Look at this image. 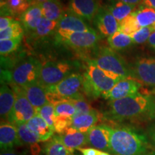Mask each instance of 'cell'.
Wrapping results in <instances>:
<instances>
[{"instance_id": "6da1fadb", "label": "cell", "mask_w": 155, "mask_h": 155, "mask_svg": "<svg viewBox=\"0 0 155 155\" xmlns=\"http://www.w3.org/2000/svg\"><path fill=\"white\" fill-rule=\"evenodd\" d=\"M154 98L150 95L138 93L134 96L109 101L105 116L108 119L116 121L152 119Z\"/></svg>"}, {"instance_id": "7a4b0ae2", "label": "cell", "mask_w": 155, "mask_h": 155, "mask_svg": "<svg viewBox=\"0 0 155 155\" xmlns=\"http://www.w3.org/2000/svg\"><path fill=\"white\" fill-rule=\"evenodd\" d=\"M150 149L146 136L128 127L113 129L110 150L113 155H141Z\"/></svg>"}, {"instance_id": "3957f363", "label": "cell", "mask_w": 155, "mask_h": 155, "mask_svg": "<svg viewBox=\"0 0 155 155\" xmlns=\"http://www.w3.org/2000/svg\"><path fill=\"white\" fill-rule=\"evenodd\" d=\"M87 63L96 65L114 80L121 81L131 77L130 69L128 68L124 60L111 48H101L96 57L88 60Z\"/></svg>"}, {"instance_id": "277c9868", "label": "cell", "mask_w": 155, "mask_h": 155, "mask_svg": "<svg viewBox=\"0 0 155 155\" xmlns=\"http://www.w3.org/2000/svg\"><path fill=\"white\" fill-rule=\"evenodd\" d=\"M83 77V92L88 98L96 99L111 91L120 81L114 80L96 65L87 63Z\"/></svg>"}, {"instance_id": "5b68a950", "label": "cell", "mask_w": 155, "mask_h": 155, "mask_svg": "<svg viewBox=\"0 0 155 155\" xmlns=\"http://www.w3.org/2000/svg\"><path fill=\"white\" fill-rule=\"evenodd\" d=\"M73 65L68 61H47L42 65L39 83L44 87L55 86L72 74Z\"/></svg>"}, {"instance_id": "8992f818", "label": "cell", "mask_w": 155, "mask_h": 155, "mask_svg": "<svg viewBox=\"0 0 155 155\" xmlns=\"http://www.w3.org/2000/svg\"><path fill=\"white\" fill-rule=\"evenodd\" d=\"M84 77L79 73H72L55 86L46 87L48 92L53 93L65 100L84 98L83 92Z\"/></svg>"}, {"instance_id": "52a82bcc", "label": "cell", "mask_w": 155, "mask_h": 155, "mask_svg": "<svg viewBox=\"0 0 155 155\" xmlns=\"http://www.w3.org/2000/svg\"><path fill=\"white\" fill-rule=\"evenodd\" d=\"M42 64L34 58H28L15 68L12 79L16 86L24 87L39 82Z\"/></svg>"}, {"instance_id": "ba28073f", "label": "cell", "mask_w": 155, "mask_h": 155, "mask_svg": "<svg viewBox=\"0 0 155 155\" xmlns=\"http://www.w3.org/2000/svg\"><path fill=\"white\" fill-rule=\"evenodd\" d=\"M15 94V102L8 122L15 125L26 124L29 120L37 115V110L22 91L21 87L13 85Z\"/></svg>"}, {"instance_id": "9c48e42d", "label": "cell", "mask_w": 155, "mask_h": 155, "mask_svg": "<svg viewBox=\"0 0 155 155\" xmlns=\"http://www.w3.org/2000/svg\"><path fill=\"white\" fill-rule=\"evenodd\" d=\"M56 37L61 42L79 50H86L94 47L101 38L100 35L95 30L83 32L58 30Z\"/></svg>"}, {"instance_id": "30bf717a", "label": "cell", "mask_w": 155, "mask_h": 155, "mask_svg": "<svg viewBox=\"0 0 155 155\" xmlns=\"http://www.w3.org/2000/svg\"><path fill=\"white\" fill-rule=\"evenodd\" d=\"M130 75L141 85L155 87V58H139L130 69Z\"/></svg>"}, {"instance_id": "8fae6325", "label": "cell", "mask_w": 155, "mask_h": 155, "mask_svg": "<svg viewBox=\"0 0 155 155\" xmlns=\"http://www.w3.org/2000/svg\"><path fill=\"white\" fill-rule=\"evenodd\" d=\"M112 131L113 129L107 125L95 126L87 133L88 144L98 150L110 153V140Z\"/></svg>"}, {"instance_id": "7c38bea8", "label": "cell", "mask_w": 155, "mask_h": 155, "mask_svg": "<svg viewBox=\"0 0 155 155\" xmlns=\"http://www.w3.org/2000/svg\"><path fill=\"white\" fill-rule=\"evenodd\" d=\"M141 85L131 77L120 81L102 97L110 101L121 99L138 94Z\"/></svg>"}, {"instance_id": "4fadbf2b", "label": "cell", "mask_w": 155, "mask_h": 155, "mask_svg": "<svg viewBox=\"0 0 155 155\" xmlns=\"http://www.w3.org/2000/svg\"><path fill=\"white\" fill-rule=\"evenodd\" d=\"M94 25L98 32L104 37H110L116 33L119 28V22L107 8L99 7L94 18Z\"/></svg>"}, {"instance_id": "5bb4252c", "label": "cell", "mask_w": 155, "mask_h": 155, "mask_svg": "<svg viewBox=\"0 0 155 155\" xmlns=\"http://www.w3.org/2000/svg\"><path fill=\"white\" fill-rule=\"evenodd\" d=\"M19 138L17 126L8 121H2L0 126V148L1 152L14 150L15 147L22 146Z\"/></svg>"}, {"instance_id": "9a60e30c", "label": "cell", "mask_w": 155, "mask_h": 155, "mask_svg": "<svg viewBox=\"0 0 155 155\" xmlns=\"http://www.w3.org/2000/svg\"><path fill=\"white\" fill-rule=\"evenodd\" d=\"M98 9L97 0H70L68 10L91 22L94 19Z\"/></svg>"}, {"instance_id": "2e32d148", "label": "cell", "mask_w": 155, "mask_h": 155, "mask_svg": "<svg viewBox=\"0 0 155 155\" xmlns=\"http://www.w3.org/2000/svg\"><path fill=\"white\" fill-rule=\"evenodd\" d=\"M58 30L73 32H89L94 29L87 24L85 19L68 10L58 21Z\"/></svg>"}, {"instance_id": "e0dca14e", "label": "cell", "mask_w": 155, "mask_h": 155, "mask_svg": "<svg viewBox=\"0 0 155 155\" xmlns=\"http://www.w3.org/2000/svg\"><path fill=\"white\" fill-rule=\"evenodd\" d=\"M57 136L62 143L73 152L88 144L87 133L81 132L71 127L66 129L65 132Z\"/></svg>"}, {"instance_id": "ac0fdd59", "label": "cell", "mask_w": 155, "mask_h": 155, "mask_svg": "<svg viewBox=\"0 0 155 155\" xmlns=\"http://www.w3.org/2000/svg\"><path fill=\"white\" fill-rule=\"evenodd\" d=\"M25 96L36 110L48 104L45 87L39 82L21 87Z\"/></svg>"}, {"instance_id": "d6986e66", "label": "cell", "mask_w": 155, "mask_h": 155, "mask_svg": "<svg viewBox=\"0 0 155 155\" xmlns=\"http://www.w3.org/2000/svg\"><path fill=\"white\" fill-rule=\"evenodd\" d=\"M15 102V94L7 85L2 83L0 90V114L4 121H8Z\"/></svg>"}, {"instance_id": "ffe728a7", "label": "cell", "mask_w": 155, "mask_h": 155, "mask_svg": "<svg viewBox=\"0 0 155 155\" xmlns=\"http://www.w3.org/2000/svg\"><path fill=\"white\" fill-rule=\"evenodd\" d=\"M42 13L40 4H32L20 16L23 26L29 32H34L42 19Z\"/></svg>"}, {"instance_id": "44dd1931", "label": "cell", "mask_w": 155, "mask_h": 155, "mask_svg": "<svg viewBox=\"0 0 155 155\" xmlns=\"http://www.w3.org/2000/svg\"><path fill=\"white\" fill-rule=\"evenodd\" d=\"M18 131L19 138L23 144H26L30 147L32 155H39L41 151L40 145V139L34 131L28 127L26 124L16 125Z\"/></svg>"}, {"instance_id": "7402d4cb", "label": "cell", "mask_w": 155, "mask_h": 155, "mask_svg": "<svg viewBox=\"0 0 155 155\" xmlns=\"http://www.w3.org/2000/svg\"><path fill=\"white\" fill-rule=\"evenodd\" d=\"M26 124L32 131H34L40 139V141L50 140L53 137L54 132L53 128L42 119L40 116L37 114L27 122Z\"/></svg>"}, {"instance_id": "603a6c76", "label": "cell", "mask_w": 155, "mask_h": 155, "mask_svg": "<svg viewBox=\"0 0 155 155\" xmlns=\"http://www.w3.org/2000/svg\"><path fill=\"white\" fill-rule=\"evenodd\" d=\"M100 114L96 109H94L90 113L82 114L73 118L71 127L77 129L83 133H88V131L95 127L98 121Z\"/></svg>"}, {"instance_id": "cb8c5ba5", "label": "cell", "mask_w": 155, "mask_h": 155, "mask_svg": "<svg viewBox=\"0 0 155 155\" xmlns=\"http://www.w3.org/2000/svg\"><path fill=\"white\" fill-rule=\"evenodd\" d=\"M40 5L44 18L51 21L58 22L65 12L59 0L45 2L40 3Z\"/></svg>"}, {"instance_id": "d4e9b609", "label": "cell", "mask_w": 155, "mask_h": 155, "mask_svg": "<svg viewBox=\"0 0 155 155\" xmlns=\"http://www.w3.org/2000/svg\"><path fill=\"white\" fill-rule=\"evenodd\" d=\"M30 6L28 0H3L1 2L2 12H7L13 16L22 15Z\"/></svg>"}, {"instance_id": "484cf974", "label": "cell", "mask_w": 155, "mask_h": 155, "mask_svg": "<svg viewBox=\"0 0 155 155\" xmlns=\"http://www.w3.org/2000/svg\"><path fill=\"white\" fill-rule=\"evenodd\" d=\"M106 8L118 22H121L126 17L133 13L132 12L135 9V5L116 1L111 2Z\"/></svg>"}, {"instance_id": "4316f807", "label": "cell", "mask_w": 155, "mask_h": 155, "mask_svg": "<svg viewBox=\"0 0 155 155\" xmlns=\"http://www.w3.org/2000/svg\"><path fill=\"white\" fill-rule=\"evenodd\" d=\"M45 155H75L69 150L58 139V136H53L44 147Z\"/></svg>"}, {"instance_id": "83f0119b", "label": "cell", "mask_w": 155, "mask_h": 155, "mask_svg": "<svg viewBox=\"0 0 155 155\" xmlns=\"http://www.w3.org/2000/svg\"><path fill=\"white\" fill-rule=\"evenodd\" d=\"M108 42L111 49L122 50L130 47L133 41L130 35L118 30L116 33L108 37Z\"/></svg>"}, {"instance_id": "f1b7e54d", "label": "cell", "mask_w": 155, "mask_h": 155, "mask_svg": "<svg viewBox=\"0 0 155 155\" xmlns=\"http://www.w3.org/2000/svg\"><path fill=\"white\" fill-rule=\"evenodd\" d=\"M56 117L73 121L76 114L74 104L70 100H65L54 105Z\"/></svg>"}, {"instance_id": "f546056e", "label": "cell", "mask_w": 155, "mask_h": 155, "mask_svg": "<svg viewBox=\"0 0 155 155\" xmlns=\"http://www.w3.org/2000/svg\"><path fill=\"white\" fill-rule=\"evenodd\" d=\"M58 23V22L49 20V19L42 17L35 30L32 32L33 35L35 38H45L52 35L55 32H57Z\"/></svg>"}, {"instance_id": "4dcf8cb0", "label": "cell", "mask_w": 155, "mask_h": 155, "mask_svg": "<svg viewBox=\"0 0 155 155\" xmlns=\"http://www.w3.org/2000/svg\"><path fill=\"white\" fill-rule=\"evenodd\" d=\"M136 19L140 27H150L155 22V9L150 7H141L137 12H134Z\"/></svg>"}, {"instance_id": "1f68e13d", "label": "cell", "mask_w": 155, "mask_h": 155, "mask_svg": "<svg viewBox=\"0 0 155 155\" xmlns=\"http://www.w3.org/2000/svg\"><path fill=\"white\" fill-rule=\"evenodd\" d=\"M140 28V25L136 19L134 12L131 13L130 15H129L121 22H119V31L129 35L138 31Z\"/></svg>"}, {"instance_id": "d6a6232c", "label": "cell", "mask_w": 155, "mask_h": 155, "mask_svg": "<svg viewBox=\"0 0 155 155\" xmlns=\"http://www.w3.org/2000/svg\"><path fill=\"white\" fill-rule=\"evenodd\" d=\"M37 114L40 116L54 130V124L56 119L55 107L52 104H46L37 110Z\"/></svg>"}, {"instance_id": "836d02e7", "label": "cell", "mask_w": 155, "mask_h": 155, "mask_svg": "<svg viewBox=\"0 0 155 155\" xmlns=\"http://www.w3.org/2000/svg\"><path fill=\"white\" fill-rule=\"evenodd\" d=\"M23 35V29L20 23L15 21L12 25L0 32V40H10L21 38Z\"/></svg>"}, {"instance_id": "e575fe53", "label": "cell", "mask_w": 155, "mask_h": 155, "mask_svg": "<svg viewBox=\"0 0 155 155\" xmlns=\"http://www.w3.org/2000/svg\"><path fill=\"white\" fill-rule=\"evenodd\" d=\"M22 37L10 40H0V53L1 55H5L15 51L19 47L22 40Z\"/></svg>"}, {"instance_id": "d590c367", "label": "cell", "mask_w": 155, "mask_h": 155, "mask_svg": "<svg viewBox=\"0 0 155 155\" xmlns=\"http://www.w3.org/2000/svg\"><path fill=\"white\" fill-rule=\"evenodd\" d=\"M152 32L153 30L152 27H145V28H141L138 31L130 35V36L132 39L133 43L141 45L144 44L149 40Z\"/></svg>"}, {"instance_id": "8d00e7d4", "label": "cell", "mask_w": 155, "mask_h": 155, "mask_svg": "<svg viewBox=\"0 0 155 155\" xmlns=\"http://www.w3.org/2000/svg\"><path fill=\"white\" fill-rule=\"evenodd\" d=\"M71 102L74 104L75 109H76V114L74 117L79 115H82V114L90 113L92 111L94 108H93L91 106L90 104L85 100L84 98H78V99H73L70 100Z\"/></svg>"}, {"instance_id": "74e56055", "label": "cell", "mask_w": 155, "mask_h": 155, "mask_svg": "<svg viewBox=\"0 0 155 155\" xmlns=\"http://www.w3.org/2000/svg\"><path fill=\"white\" fill-rule=\"evenodd\" d=\"M15 21V20L10 17L1 16V18H0V30L2 31L9 28L11 25L14 23Z\"/></svg>"}, {"instance_id": "f35d334b", "label": "cell", "mask_w": 155, "mask_h": 155, "mask_svg": "<svg viewBox=\"0 0 155 155\" xmlns=\"http://www.w3.org/2000/svg\"><path fill=\"white\" fill-rule=\"evenodd\" d=\"M147 139H148L150 145L155 150V125H152L150 127L147 131Z\"/></svg>"}, {"instance_id": "ab89813d", "label": "cell", "mask_w": 155, "mask_h": 155, "mask_svg": "<svg viewBox=\"0 0 155 155\" xmlns=\"http://www.w3.org/2000/svg\"><path fill=\"white\" fill-rule=\"evenodd\" d=\"M78 150L80 151V152L83 155H98L100 151L93 148V147H89V148H83L82 147Z\"/></svg>"}, {"instance_id": "60d3db41", "label": "cell", "mask_w": 155, "mask_h": 155, "mask_svg": "<svg viewBox=\"0 0 155 155\" xmlns=\"http://www.w3.org/2000/svg\"><path fill=\"white\" fill-rule=\"evenodd\" d=\"M1 155H28L25 152H17L15 150H11L5 152H1Z\"/></svg>"}, {"instance_id": "b9f144b4", "label": "cell", "mask_w": 155, "mask_h": 155, "mask_svg": "<svg viewBox=\"0 0 155 155\" xmlns=\"http://www.w3.org/2000/svg\"><path fill=\"white\" fill-rule=\"evenodd\" d=\"M148 44L151 48L155 50V32H153L148 40Z\"/></svg>"}, {"instance_id": "7bdbcfd3", "label": "cell", "mask_w": 155, "mask_h": 155, "mask_svg": "<svg viewBox=\"0 0 155 155\" xmlns=\"http://www.w3.org/2000/svg\"><path fill=\"white\" fill-rule=\"evenodd\" d=\"M117 1H120V2H122L129 4V5H137V4L140 3L142 0H117Z\"/></svg>"}, {"instance_id": "ee69618b", "label": "cell", "mask_w": 155, "mask_h": 155, "mask_svg": "<svg viewBox=\"0 0 155 155\" xmlns=\"http://www.w3.org/2000/svg\"><path fill=\"white\" fill-rule=\"evenodd\" d=\"M141 155H155V150H147L144 153H143Z\"/></svg>"}, {"instance_id": "f6af8a7d", "label": "cell", "mask_w": 155, "mask_h": 155, "mask_svg": "<svg viewBox=\"0 0 155 155\" xmlns=\"http://www.w3.org/2000/svg\"><path fill=\"white\" fill-rule=\"evenodd\" d=\"M35 2V4H40L42 2H48V1H52V0H33Z\"/></svg>"}, {"instance_id": "bcb514c9", "label": "cell", "mask_w": 155, "mask_h": 155, "mask_svg": "<svg viewBox=\"0 0 155 155\" xmlns=\"http://www.w3.org/2000/svg\"><path fill=\"white\" fill-rule=\"evenodd\" d=\"M98 155H111V154L106 152H103V151H99V153H98Z\"/></svg>"}, {"instance_id": "7dc6e473", "label": "cell", "mask_w": 155, "mask_h": 155, "mask_svg": "<svg viewBox=\"0 0 155 155\" xmlns=\"http://www.w3.org/2000/svg\"><path fill=\"white\" fill-rule=\"evenodd\" d=\"M155 119V98H154V110H153L152 113V119Z\"/></svg>"}, {"instance_id": "c3c4849f", "label": "cell", "mask_w": 155, "mask_h": 155, "mask_svg": "<svg viewBox=\"0 0 155 155\" xmlns=\"http://www.w3.org/2000/svg\"><path fill=\"white\" fill-rule=\"evenodd\" d=\"M151 27H152V28L153 31H154V32H155V22H154V24H153Z\"/></svg>"}]
</instances>
